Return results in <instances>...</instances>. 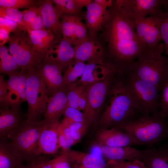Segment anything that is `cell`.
<instances>
[{
	"instance_id": "c3c4849f",
	"label": "cell",
	"mask_w": 168,
	"mask_h": 168,
	"mask_svg": "<svg viewBox=\"0 0 168 168\" xmlns=\"http://www.w3.org/2000/svg\"><path fill=\"white\" fill-rule=\"evenodd\" d=\"M10 33L3 28H0V45H4L9 41Z\"/></svg>"
},
{
	"instance_id": "f1b7e54d",
	"label": "cell",
	"mask_w": 168,
	"mask_h": 168,
	"mask_svg": "<svg viewBox=\"0 0 168 168\" xmlns=\"http://www.w3.org/2000/svg\"><path fill=\"white\" fill-rule=\"evenodd\" d=\"M8 51L5 46L0 45V72L9 77L18 72L21 68Z\"/></svg>"
},
{
	"instance_id": "6da1fadb",
	"label": "cell",
	"mask_w": 168,
	"mask_h": 168,
	"mask_svg": "<svg viewBox=\"0 0 168 168\" xmlns=\"http://www.w3.org/2000/svg\"><path fill=\"white\" fill-rule=\"evenodd\" d=\"M108 12L102 37L107 44L112 63L119 69L126 70L146 45L139 40L131 21L118 0L113 1Z\"/></svg>"
},
{
	"instance_id": "4dcf8cb0",
	"label": "cell",
	"mask_w": 168,
	"mask_h": 168,
	"mask_svg": "<svg viewBox=\"0 0 168 168\" xmlns=\"http://www.w3.org/2000/svg\"><path fill=\"white\" fill-rule=\"evenodd\" d=\"M60 145L62 150L70 148L71 147L76 144L72 138L69 125L62 120L58 127Z\"/></svg>"
},
{
	"instance_id": "e575fe53",
	"label": "cell",
	"mask_w": 168,
	"mask_h": 168,
	"mask_svg": "<svg viewBox=\"0 0 168 168\" xmlns=\"http://www.w3.org/2000/svg\"><path fill=\"white\" fill-rule=\"evenodd\" d=\"M88 126L87 123L81 122H73L69 125L71 136L76 144L81 141Z\"/></svg>"
},
{
	"instance_id": "b9f144b4",
	"label": "cell",
	"mask_w": 168,
	"mask_h": 168,
	"mask_svg": "<svg viewBox=\"0 0 168 168\" xmlns=\"http://www.w3.org/2000/svg\"><path fill=\"white\" fill-rule=\"evenodd\" d=\"M18 86L21 100L22 102L26 101L27 74L26 70L21 69L18 72Z\"/></svg>"
},
{
	"instance_id": "f6af8a7d",
	"label": "cell",
	"mask_w": 168,
	"mask_h": 168,
	"mask_svg": "<svg viewBox=\"0 0 168 168\" xmlns=\"http://www.w3.org/2000/svg\"><path fill=\"white\" fill-rule=\"evenodd\" d=\"M40 13L39 6L28 9L27 12L24 14L19 26L23 27L26 25L34 19Z\"/></svg>"
},
{
	"instance_id": "ba28073f",
	"label": "cell",
	"mask_w": 168,
	"mask_h": 168,
	"mask_svg": "<svg viewBox=\"0 0 168 168\" xmlns=\"http://www.w3.org/2000/svg\"><path fill=\"white\" fill-rule=\"evenodd\" d=\"M8 50L21 70L35 68L46 55L34 48L26 31L18 28L10 36Z\"/></svg>"
},
{
	"instance_id": "9a60e30c",
	"label": "cell",
	"mask_w": 168,
	"mask_h": 168,
	"mask_svg": "<svg viewBox=\"0 0 168 168\" xmlns=\"http://www.w3.org/2000/svg\"><path fill=\"white\" fill-rule=\"evenodd\" d=\"M117 68L110 62H105L101 58L87 62L81 79L76 82L86 86L105 78Z\"/></svg>"
},
{
	"instance_id": "ab89813d",
	"label": "cell",
	"mask_w": 168,
	"mask_h": 168,
	"mask_svg": "<svg viewBox=\"0 0 168 168\" xmlns=\"http://www.w3.org/2000/svg\"><path fill=\"white\" fill-rule=\"evenodd\" d=\"M21 168H52L50 160L44 156L40 155L23 165Z\"/></svg>"
},
{
	"instance_id": "7a4b0ae2",
	"label": "cell",
	"mask_w": 168,
	"mask_h": 168,
	"mask_svg": "<svg viewBox=\"0 0 168 168\" xmlns=\"http://www.w3.org/2000/svg\"><path fill=\"white\" fill-rule=\"evenodd\" d=\"M104 107L98 121L100 128L119 127L144 116L126 89L121 72L114 77Z\"/></svg>"
},
{
	"instance_id": "7402d4cb",
	"label": "cell",
	"mask_w": 168,
	"mask_h": 168,
	"mask_svg": "<svg viewBox=\"0 0 168 168\" xmlns=\"http://www.w3.org/2000/svg\"><path fill=\"white\" fill-rule=\"evenodd\" d=\"M60 122L54 124H46L40 134L39 142V153L53 155L61 148L58 130Z\"/></svg>"
},
{
	"instance_id": "44dd1931",
	"label": "cell",
	"mask_w": 168,
	"mask_h": 168,
	"mask_svg": "<svg viewBox=\"0 0 168 168\" xmlns=\"http://www.w3.org/2000/svg\"><path fill=\"white\" fill-rule=\"evenodd\" d=\"M48 54L61 65L64 72L69 63L74 59L75 52L72 45L63 37L54 41L48 49Z\"/></svg>"
},
{
	"instance_id": "83f0119b",
	"label": "cell",
	"mask_w": 168,
	"mask_h": 168,
	"mask_svg": "<svg viewBox=\"0 0 168 168\" xmlns=\"http://www.w3.org/2000/svg\"><path fill=\"white\" fill-rule=\"evenodd\" d=\"M86 66L85 62L73 59L69 63L63 76L64 88L75 83L79 77L82 76Z\"/></svg>"
},
{
	"instance_id": "7dc6e473",
	"label": "cell",
	"mask_w": 168,
	"mask_h": 168,
	"mask_svg": "<svg viewBox=\"0 0 168 168\" xmlns=\"http://www.w3.org/2000/svg\"><path fill=\"white\" fill-rule=\"evenodd\" d=\"M19 26V24L15 22L0 17V28L5 29L10 33L16 31Z\"/></svg>"
},
{
	"instance_id": "4316f807",
	"label": "cell",
	"mask_w": 168,
	"mask_h": 168,
	"mask_svg": "<svg viewBox=\"0 0 168 168\" xmlns=\"http://www.w3.org/2000/svg\"><path fill=\"white\" fill-rule=\"evenodd\" d=\"M75 82L65 88L67 90V107L84 111L87 98L85 86Z\"/></svg>"
},
{
	"instance_id": "1f68e13d",
	"label": "cell",
	"mask_w": 168,
	"mask_h": 168,
	"mask_svg": "<svg viewBox=\"0 0 168 168\" xmlns=\"http://www.w3.org/2000/svg\"><path fill=\"white\" fill-rule=\"evenodd\" d=\"M40 2L36 0H0V7L29 9L39 6Z\"/></svg>"
},
{
	"instance_id": "277c9868",
	"label": "cell",
	"mask_w": 168,
	"mask_h": 168,
	"mask_svg": "<svg viewBox=\"0 0 168 168\" xmlns=\"http://www.w3.org/2000/svg\"><path fill=\"white\" fill-rule=\"evenodd\" d=\"M117 127L129 132L138 145H151L168 138V118L160 114L144 115Z\"/></svg>"
},
{
	"instance_id": "cb8c5ba5",
	"label": "cell",
	"mask_w": 168,
	"mask_h": 168,
	"mask_svg": "<svg viewBox=\"0 0 168 168\" xmlns=\"http://www.w3.org/2000/svg\"><path fill=\"white\" fill-rule=\"evenodd\" d=\"M140 161L146 168H168V142L158 147L145 150Z\"/></svg>"
},
{
	"instance_id": "5bb4252c",
	"label": "cell",
	"mask_w": 168,
	"mask_h": 168,
	"mask_svg": "<svg viewBox=\"0 0 168 168\" xmlns=\"http://www.w3.org/2000/svg\"><path fill=\"white\" fill-rule=\"evenodd\" d=\"M22 102L0 106V141H7L8 136L23 120L21 111Z\"/></svg>"
},
{
	"instance_id": "d590c367",
	"label": "cell",
	"mask_w": 168,
	"mask_h": 168,
	"mask_svg": "<svg viewBox=\"0 0 168 168\" xmlns=\"http://www.w3.org/2000/svg\"><path fill=\"white\" fill-rule=\"evenodd\" d=\"M27 9L20 11L13 8L0 7V17L15 22L19 25Z\"/></svg>"
},
{
	"instance_id": "ffe728a7",
	"label": "cell",
	"mask_w": 168,
	"mask_h": 168,
	"mask_svg": "<svg viewBox=\"0 0 168 168\" xmlns=\"http://www.w3.org/2000/svg\"><path fill=\"white\" fill-rule=\"evenodd\" d=\"M70 164L88 168H108L107 161L100 156L69 148L62 150Z\"/></svg>"
},
{
	"instance_id": "816d5d0a",
	"label": "cell",
	"mask_w": 168,
	"mask_h": 168,
	"mask_svg": "<svg viewBox=\"0 0 168 168\" xmlns=\"http://www.w3.org/2000/svg\"><path fill=\"white\" fill-rule=\"evenodd\" d=\"M163 6L165 7L166 11H168V0H164Z\"/></svg>"
},
{
	"instance_id": "f5cc1de1",
	"label": "cell",
	"mask_w": 168,
	"mask_h": 168,
	"mask_svg": "<svg viewBox=\"0 0 168 168\" xmlns=\"http://www.w3.org/2000/svg\"><path fill=\"white\" fill-rule=\"evenodd\" d=\"M70 165L71 168H88L74 164H70Z\"/></svg>"
},
{
	"instance_id": "d6986e66",
	"label": "cell",
	"mask_w": 168,
	"mask_h": 168,
	"mask_svg": "<svg viewBox=\"0 0 168 168\" xmlns=\"http://www.w3.org/2000/svg\"><path fill=\"white\" fill-rule=\"evenodd\" d=\"M127 11L141 17L155 16L163 11L164 0H119Z\"/></svg>"
},
{
	"instance_id": "d4e9b609",
	"label": "cell",
	"mask_w": 168,
	"mask_h": 168,
	"mask_svg": "<svg viewBox=\"0 0 168 168\" xmlns=\"http://www.w3.org/2000/svg\"><path fill=\"white\" fill-rule=\"evenodd\" d=\"M74 48L75 52L74 58L85 62L101 58L103 52L99 43L89 38Z\"/></svg>"
},
{
	"instance_id": "8992f818",
	"label": "cell",
	"mask_w": 168,
	"mask_h": 168,
	"mask_svg": "<svg viewBox=\"0 0 168 168\" xmlns=\"http://www.w3.org/2000/svg\"><path fill=\"white\" fill-rule=\"evenodd\" d=\"M122 75L126 89L143 114H160V91L129 72L122 71Z\"/></svg>"
},
{
	"instance_id": "4fadbf2b",
	"label": "cell",
	"mask_w": 168,
	"mask_h": 168,
	"mask_svg": "<svg viewBox=\"0 0 168 168\" xmlns=\"http://www.w3.org/2000/svg\"><path fill=\"white\" fill-rule=\"evenodd\" d=\"M63 37L74 47L88 39L87 28L79 15H67L60 17Z\"/></svg>"
},
{
	"instance_id": "484cf974",
	"label": "cell",
	"mask_w": 168,
	"mask_h": 168,
	"mask_svg": "<svg viewBox=\"0 0 168 168\" xmlns=\"http://www.w3.org/2000/svg\"><path fill=\"white\" fill-rule=\"evenodd\" d=\"M23 161L9 142L0 141V168H21Z\"/></svg>"
},
{
	"instance_id": "52a82bcc",
	"label": "cell",
	"mask_w": 168,
	"mask_h": 168,
	"mask_svg": "<svg viewBox=\"0 0 168 168\" xmlns=\"http://www.w3.org/2000/svg\"><path fill=\"white\" fill-rule=\"evenodd\" d=\"M27 74L26 101L28 109L26 119L40 120L46 110L49 97L46 86L34 68L26 70Z\"/></svg>"
},
{
	"instance_id": "ac0fdd59",
	"label": "cell",
	"mask_w": 168,
	"mask_h": 168,
	"mask_svg": "<svg viewBox=\"0 0 168 168\" xmlns=\"http://www.w3.org/2000/svg\"><path fill=\"white\" fill-rule=\"evenodd\" d=\"M67 105V90L65 88L49 97L43 119L47 124L59 123Z\"/></svg>"
},
{
	"instance_id": "f907efd6",
	"label": "cell",
	"mask_w": 168,
	"mask_h": 168,
	"mask_svg": "<svg viewBox=\"0 0 168 168\" xmlns=\"http://www.w3.org/2000/svg\"><path fill=\"white\" fill-rule=\"evenodd\" d=\"M76 2L79 7L82 9L84 7H87L92 1L91 0H75Z\"/></svg>"
},
{
	"instance_id": "3957f363",
	"label": "cell",
	"mask_w": 168,
	"mask_h": 168,
	"mask_svg": "<svg viewBox=\"0 0 168 168\" xmlns=\"http://www.w3.org/2000/svg\"><path fill=\"white\" fill-rule=\"evenodd\" d=\"M164 44L146 46L125 71L156 87L160 91L168 78V58L162 55Z\"/></svg>"
},
{
	"instance_id": "74e56055",
	"label": "cell",
	"mask_w": 168,
	"mask_h": 168,
	"mask_svg": "<svg viewBox=\"0 0 168 168\" xmlns=\"http://www.w3.org/2000/svg\"><path fill=\"white\" fill-rule=\"evenodd\" d=\"M63 115L69 124L75 122L86 123L83 112L75 109L67 107Z\"/></svg>"
},
{
	"instance_id": "7c38bea8",
	"label": "cell",
	"mask_w": 168,
	"mask_h": 168,
	"mask_svg": "<svg viewBox=\"0 0 168 168\" xmlns=\"http://www.w3.org/2000/svg\"><path fill=\"white\" fill-rule=\"evenodd\" d=\"M95 138L100 146L117 147L138 145L129 132L117 127L110 129L100 128L96 132Z\"/></svg>"
},
{
	"instance_id": "ee69618b",
	"label": "cell",
	"mask_w": 168,
	"mask_h": 168,
	"mask_svg": "<svg viewBox=\"0 0 168 168\" xmlns=\"http://www.w3.org/2000/svg\"><path fill=\"white\" fill-rule=\"evenodd\" d=\"M18 29L24 31L45 30L44 26L40 12L37 16L26 25L19 26Z\"/></svg>"
},
{
	"instance_id": "bcb514c9",
	"label": "cell",
	"mask_w": 168,
	"mask_h": 168,
	"mask_svg": "<svg viewBox=\"0 0 168 168\" xmlns=\"http://www.w3.org/2000/svg\"><path fill=\"white\" fill-rule=\"evenodd\" d=\"M50 161L52 168H71L68 159L62 153Z\"/></svg>"
},
{
	"instance_id": "f546056e",
	"label": "cell",
	"mask_w": 168,
	"mask_h": 168,
	"mask_svg": "<svg viewBox=\"0 0 168 168\" xmlns=\"http://www.w3.org/2000/svg\"><path fill=\"white\" fill-rule=\"evenodd\" d=\"M59 17L67 15H79L82 9L75 0H52Z\"/></svg>"
},
{
	"instance_id": "836d02e7",
	"label": "cell",
	"mask_w": 168,
	"mask_h": 168,
	"mask_svg": "<svg viewBox=\"0 0 168 168\" xmlns=\"http://www.w3.org/2000/svg\"><path fill=\"white\" fill-rule=\"evenodd\" d=\"M18 72L9 77V79L7 80L10 91L9 99L10 103H11L22 102L21 100L18 86Z\"/></svg>"
},
{
	"instance_id": "d6a6232c",
	"label": "cell",
	"mask_w": 168,
	"mask_h": 168,
	"mask_svg": "<svg viewBox=\"0 0 168 168\" xmlns=\"http://www.w3.org/2000/svg\"><path fill=\"white\" fill-rule=\"evenodd\" d=\"M156 16L162 40L164 42L165 54L168 55V11H163Z\"/></svg>"
},
{
	"instance_id": "60d3db41",
	"label": "cell",
	"mask_w": 168,
	"mask_h": 168,
	"mask_svg": "<svg viewBox=\"0 0 168 168\" xmlns=\"http://www.w3.org/2000/svg\"><path fill=\"white\" fill-rule=\"evenodd\" d=\"M27 33L34 35L40 39L49 48L52 44L54 40L53 34L49 31L46 30H27Z\"/></svg>"
},
{
	"instance_id": "603a6c76",
	"label": "cell",
	"mask_w": 168,
	"mask_h": 168,
	"mask_svg": "<svg viewBox=\"0 0 168 168\" xmlns=\"http://www.w3.org/2000/svg\"><path fill=\"white\" fill-rule=\"evenodd\" d=\"M101 151L108 160L132 161L140 160L145 150H141L132 146L112 147L100 146Z\"/></svg>"
},
{
	"instance_id": "8d00e7d4",
	"label": "cell",
	"mask_w": 168,
	"mask_h": 168,
	"mask_svg": "<svg viewBox=\"0 0 168 168\" xmlns=\"http://www.w3.org/2000/svg\"><path fill=\"white\" fill-rule=\"evenodd\" d=\"M107 163L108 168H146L139 160L132 161L107 160Z\"/></svg>"
},
{
	"instance_id": "30bf717a",
	"label": "cell",
	"mask_w": 168,
	"mask_h": 168,
	"mask_svg": "<svg viewBox=\"0 0 168 168\" xmlns=\"http://www.w3.org/2000/svg\"><path fill=\"white\" fill-rule=\"evenodd\" d=\"M121 7L131 21L138 38L142 43L149 47H153L162 40L156 16L141 17Z\"/></svg>"
},
{
	"instance_id": "f35d334b",
	"label": "cell",
	"mask_w": 168,
	"mask_h": 168,
	"mask_svg": "<svg viewBox=\"0 0 168 168\" xmlns=\"http://www.w3.org/2000/svg\"><path fill=\"white\" fill-rule=\"evenodd\" d=\"M160 114L168 118V78L160 92Z\"/></svg>"
},
{
	"instance_id": "7bdbcfd3",
	"label": "cell",
	"mask_w": 168,
	"mask_h": 168,
	"mask_svg": "<svg viewBox=\"0 0 168 168\" xmlns=\"http://www.w3.org/2000/svg\"><path fill=\"white\" fill-rule=\"evenodd\" d=\"M10 91L7 81H5L2 75H0V105L10 104L9 99Z\"/></svg>"
},
{
	"instance_id": "9c48e42d",
	"label": "cell",
	"mask_w": 168,
	"mask_h": 168,
	"mask_svg": "<svg viewBox=\"0 0 168 168\" xmlns=\"http://www.w3.org/2000/svg\"><path fill=\"white\" fill-rule=\"evenodd\" d=\"M117 71L116 69L102 80L85 86L87 101L83 112L89 125L96 120L103 110Z\"/></svg>"
},
{
	"instance_id": "5b68a950",
	"label": "cell",
	"mask_w": 168,
	"mask_h": 168,
	"mask_svg": "<svg viewBox=\"0 0 168 168\" xmlns=\"http://www.w3.org/2000/svg\"><path fill=\"white\" fill-rule=\"evenodd\" d=\"M46 124L43 119L36 121L23 120L8 136L10 146L27 163L40 156L39 138Z\"/></svg>"
},
{
	"instance_id": "8fae6325",
	"label": "cell",
	"mask_w": 168,
	"mask_h": 168,
	"mask_svg": "<svg viewBox=\"0 0 168 168\" xmlns=\"http://www.w3.org/2000/svg\"><path fill=\"white\" fill-rule=\"evenodd\" d=\"M44 82L50 96L64 88L63 69L55 60L46 56L34 68Z\"/></svg>"
},
{
	"instance_id": "e0dca14e",
	"label": "cell",
	"mask_w": 168,
	"mask_h": 168,
	"mask_svg": "<svg viewBox=\"0 0 168 168\" xmlns=\"http://www.w3.org/2000/svg\"><path fill=\"white\" fill-rule=\"evenodd\" d=\"M86 14L85 26L93 37L102 31L108 17V9L103 7L94 1L87 6Z\"/></svg>"
},
{
	"instance_id": "2e32d148",
	"label": "cell",
	"mask_w": 168,
	"mask_h": 168,
	"mask_svg": "<svg viewBox=\"0 0 168 168\" xmlns=\"http://www.w3.org/2000/svg\"><path fill=\"white\" fill-rule=\"evenodd\" d=\"M39 7L44 27L53 34L54 37V41L62 38L63 34L61 22L52 0H40Z\"/></svg>"
},
{
	"instance_id": "681fc988",
	"label": "cell",
	"mask_w": 168,
	"mask_h": 168,
	"mask_svg": "<svg viewBox=\"0 0 168 168\" xmlns=\"http://www.w3.org/2000/svg\"><path fill=\"white\" fill-rule=\"evenodd\" d=\"M113 0H95L94 2L98 3L101 7L107 8L111 6Z\"/></svg>"
}]
</instances>
